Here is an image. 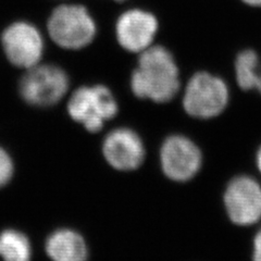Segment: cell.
<instances>
[{
    "label": "cell",
    "instance_id": "obj_9",
    "mask_svg": "<svg viewBox=\"0 0 261 261\" xmlns=\"http://www.w3.org/2000/svg\"><path fill=\"white\" fill-rule=\"evenodd\" d=\"M158 32V21L150 12L132 9L120 15L116 25L118 43L130 53H138L149 48Z\"/></svg>",
    "mask_w": 261,
    "mask_h": 261
},
{
    "label": "cell",
    "instance_id": "obj_11",
    "mask_svg": "<svg viewBox=\"0 0 261 261\" xmlns=\"http://www.w3.org/2000/svg\"><path fill=\"white\" fill-rule=\"evenodd\" d=\"M46 251L53 261H87L88 258L84 239L69 228H61L49 236Z\"/></svg>",
    "mask_w": 261,
    "mask_h": 261
},
{
    "label": "cell",
    "instance_id": "obj_15",
    "mask_svg": "<svg viewBox=\"0 0 261 261\" xmlns=\"http://www.w3.org/2000/svg\"><path fill=\"white\" fill-rule=\"evenodd\" d=\"M254 261H261V230L254 241Z\"/></svg>",
    "mask_w": 261,
    "mask_h": 261
},
{
    "label": "cell",
    "instance_id": "obj_1",
    "mask_svg": "<svg viewBox=\"0 0 261 261\" xmlns=\"http://www.w3.org/2000/svg\"><path fill=\"white\" fill-rule=\"evenodd\" d=\"M130 87L134 95L154 102H168L179 89L178 68L167 48L153 46L140 54L132 73Z\"/></svg>",
    "mask_w": 261,
    "mask_h": 261
},
{
    "label": "cell",
    "instance_id": "obj_2",
    "mask_svg": "<svg viewBox=\"0 0 261 261\" xmlns=\"http://www.w3.org/2000/svg\"><path fill=\"white\" fill-rule=\"evenodd\" d=\"M48 34L61 48L77 50L91 44L96 36V23L84 6L61 5L49 16Z\"/></svg>",
    "mask_w": 261,
    "mask_h": 261
},
{
    "label": "cell",
    "instance_id": "obj_17",
    "mask_svg": "<svg viewBox=\"0 0 261 261\" xmlns=\"http://www.w3.org/2000/svg\"><path fill=\"white\" fill-rule=\"evenodd\" d=\"M259 93H261V64L259 68V73H258V79H257V84H256V88Z\"/></svg>",
    "mask_w": 261,
    "mask_h": 261
},
{
    "label": "cell",
    "instance_id": "obj_18",
    "mask_svg": "<svg viewBox=\"0 0 261 261\" xmlns=\"http://www.w3.org/2000/svg\"><path fill=\"white\" fill-rule=\"evenodd\" d=\"M257 166H258V169L261 172V147L260 149L258 150V153H257Z\"/></svg>",
    "mask_w": 261,
    "mask_h": 261
},
{
    "label": "cell",
    "instance_id": "obj_3",
    "mask_svg": "<svg viewBox=\"0 0 261 261\" xmlns=\"http://www.w3.org/2000/svg\"><path fill=\"white\" fill-rule=\"evenodd\" d=\"M118 109L116 98L103 85L80 87L68 102L70 117L92 133L101 130L106 121L117 116Z\"/></svg>",
    "mask_w": 261,
    "mask_h": 261
},
{
    "label": "cell",
    "instance_id": "obj_8",
    "mask_svg": "<svg viewBox=\"0 0 261 261\" xmlns=\"http://www.w3.org/2000/svg\"><path fill=\"white\" fill-rule=\"evenodd\" d=\"M227 215L239 225L254 224L261 219V187L249 176H238L224 195Z\"/></svg>",
    "mask_w": 261,
    "mask_h": 261
},
{
    "label": "cell",
    "instance_id": "obj_4",
    "mask_svg": "<svg viewBox=\"0 0 261 261\" xmlns=\"http://www.w3.org/2000/svg\"><path fill=\"white\" fill-rule=\"evenodd\" d=\"M227 101L228 88L225 82L211 73L198 72L186 85L183 106L190 116L209 119L219 116Z\"/></svg>",
    "mask_w": 261,
    "mask_h": 261
},
{
    "label": "cell",
    "instance_id": "obj_13",
    "mask_svg": "<svg viewBox=\"0 0 261 261\" xmlns=\"http://www.w3.org/2000/svg\"><path fill=\"white\" fill-rule=\"evenodd\" d=\"M259 58L252 49L241 51L235 60V75L239 86L244 91L255 89L259 73Z\"/></svg>",
    "mask_w": 261,
    "mask_h": 261
},
{
    "label": "cell",
    "instance_id": "obj_6",
    "mask_svg": "<svg viewBox=\"0 0 261 261\" xmlns=\"http://www.w3.org/2000/svg\"><path fill=\"white\" fill-rule=\"evenodd\" d=\"M5 54L13 65L30 69L40 62L44 53V39L38 29L29 22H15L3 33Z\"/></svg>",
    "mask_w": 261,
    "mask_h": 261
},
{
    "label": "cell",
    "instance_id": "obj_19",
    "mask_svg": "<svg viewBox=\"0 0 261 261\" xmlns=\"http://www.w3.org/2000/svg\"><path fill=\"white\" fill-rule=\"evenodd\" d=\"M117 2H124V0H117Z\"/></svg>",
    "mask_w": 261,
    "mask_h": 261
},
{
    "label": "cell",
    "instance_id": "obj_12",
    "mask_svg": "<svg viewBox=\"0 0 261 261\" xmlns=\"http://www.w3.org/2000/svg\"><path fill=\"white\" fill-rule=\"evenodd\" d=\"M0 257L3 261H31L32 248L27 235L11 228L0 233Z\"/></svg>",
    "mask_w": 261,
    "mask_h": 261
},
{
    "label": "cell",
    "instance_id": "obj_7",
    "mask_svg": "<svg viewBox=\"0 0 261 261\" xmlns=\"http://www.w3.org/2000/svg\"><path fill=\"white\" fill-rule=\"evenodd\" d=\"M161 167L165 174L173 181L185 182L198 172L201 153L191 140L173 135L162 144L160 151Z\"/></svg>",
    "mask_w": 261,
    "mask_h": 261
},
{
    "label": "cell",
    "instance_id": "obj_14",
    "mask_svg": "<svg viewBox=\"0 0 261 261\" xmlns=\"http://www.w3.org/2000/svg\"><path fill=\"white\" fill-rule=\"evenodd\" d=\"M13 175V162L6 150L0 148V187L9 183Z\"/></svg>",
    "mask_w": 261,
    "mask_h": 261
},
{
    "label": "cell",
    "instance_id": "obj_5",
    "mask_svg": "<svg viewBox=\"0 0 261 261\" xmlns=\"http://www.w3.org/2000/svg\"><path fill=\"white\" fill-rule=\"evenodd\" d=\"M69 76L54 64H36L20 81V94L28 103L49 107L61 100L69 89Z\"/></svg>",
    "mask_w": 261,
    "mask_h": 261
},
{
    "label": "cell",
    "instance_id": "obj_10",
    "mask_svg": "<svg viewBox=\"0 0 261 261\" xmlns=\"http://www.w3.org/2000/svg\"><path fill=\"white\" fill-rule=\"evenodd\" d=\"M102 152L109 165L120 171L140 168L145 158V147L141 137L126 127L113 129L106 136Z\"/></svg>",
    "mask_w": 261,
    "mask_h": 261
},
{
    "label": "cell",
    "instance_id": "obj_16",
    "mask_svg": "<svg viewBox=\"0 0 261 261\" xmlns=\"http://www.w3.org/2000/svg\"><path fill=\"white\" fill-rule=\"evenodd\" d=\"M242 2L249 7H261V0H242Z\"/></svg>",
    "mask_w": 261,
    "mask_h": 261
}]
</instances>
